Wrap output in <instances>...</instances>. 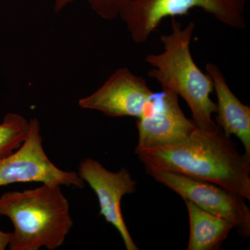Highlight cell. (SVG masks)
<instances>
[{
    "instance_id": "1",
    "label": "cell",
    "mask_w": 250,
    "mask_h": 250,
    "mask_svg": "<svg viewBox=\"0 0 250 250\" xmlns=\"http://www.w3.org/2000/svg\"><path fill=\"white\" fill-rule=\"evenodd\" d=\"M135 153L145 166L216 184L250 200V157L238 152L221 129L197 127L180 142Z\"/></svg>"
},
{
    "instance_id": "2",
    "label": "cell",
    "mask_w": 250,
    "mask_h": 250,
    "mask_svg": "<svg viewBox=\"0 0 250 250\" xmlns=\"http://www.w3.org/2000/svg\"><path fill=\"white\" fill-rule=\"evenodd\" d=\"M61 187L42 184L0 196V215L14 225L9 250H54L64 244L74 223L70 204Z\"/></svg>"
},
{
    "instance_id": "3",
    "label": "cell",
    "mask_w": 250,
    "mask_h": 250,
    "mask_svg": "<svg viewBox=\"0 0 250 250\" xmlns=\"http://www.w3.org/2000/svg\"><path fill=\"white\" fill-rule=\"evenodd\" d=\"M195 25L192 22L183 27L172 18V31L162 34L160 41L164 51L148 54L146 62L153 67L148 76L184 99L191 111L197 127L207 131L220 129L212 118L216 113V104L210 99L213 90L210 77L194 62L190 45Z\"/></svg>"
},
{
    "instance_id": "4",
    "label": "cell",
    "mask_w": 250,
    "mask_h": 250,
    "mask_svg": "<svg viewBox=\"0 0 250 250\" xmlns=\"http://www.w3.org/2000/svg\"><path fill=\"white\" fill-rule=\"evenodd\" d=\"M246 0H131L120 16L131 39L144 43L166 18H174L199 8L235 29L246 27Z\"/></svg>"
},
{
    "instance_id": "5",
    "label": "cell",
    "mask_w": 250,
    "mask_h": 250,
    "mask_svg": "<svg viewBox=\"0 0 250 250\" xmlns=\"http://www.w3.org/2000/svg\"><path fill=\"white\" fill-rule=\"evenodd\" d=\"M30 182L77 188L85 186L77 172L62 170L49 160L42 146L40 122L36 118L29 121V131L22 144L0 161V187Z\"/></svg>"
},
{
    "instance_id": "6",
    "label": "cell",
    "mask_w": 250,
    "mask_h": 250,
    "mask_svg": "<svg viewBox=\"0 0 250 250\" xmlns=\"http://www.w3.org/2000/svg\"><path fill=\"white\" fill-rule=\"evenodd\" d=\"M147 173L184 200L191 202L205 211L221 217L234 225L240 236H250V210L245 198L216 184L146 166Z\"/></svg>"
},
{
    "instance_id": "7",
    "label": "cell",
    "mask_w": 250,
    "mask_h": 250,
    "mask_svg": "<svg viewBox=\"0 0 250 250\" xmlns=\"http://www.w3.org/2000/svg\"><path fill=\"white\" fill-rule=\"evenodd\" d=\"M157 99L158 94L149 88L144 78L122 67L96 91L81 99L79 106L111 118L128 116L139 119L154 111Z\"/></svg>"
},
{
    "instance_id": "8",
    "label": "cell",
    "mask_w": 250,
    "mask_h": 250,
    "mask_svg": "<svg viewBox=\"0 0 250 250\" xmlns=\"http://www.w3.org/2000/svg\"><path fill=\"white\" fill-rule=\"evenodd\" d=\"M77 173L96 194L100 215L118 230L126 250H139L126 228L121 210L123 197L136 190L137 182L129 171L122 168L117 172H111L98 161L88 158L80 161Z\"/></svg>"
},
{
    "instance_id": "9",
    "label": "cell",
    "mask_w": 250,
    "mask_h": 250,
    "mask_svg": "<svg viewBox=\"0 0 250 250\" xmlns=\"http://www.w3.org/2000/svg\"><path fill=\"white\" fill-rule=\"evenodd\" d=\"M136 123L139 142L135 151L180 142L197 128L181 108L178 95L165 88L159 93L152 113L139 118Z\"/></svg>"
},
{
    "instance_id": "10",
    "label": "cell",
    "mask_w": 250,
    "mask_h": 250,
    "mask_svg": "<svg viewBox=\"0 0 250 250\" xmlns=\"http://www.w3.org/2000/svg\"><path fill=\"white\" fill-rule=\"evenodd\" d=\"M206 71L213 83L216 93L217 125L226 137L236 136L250 157V107L233 94L218 65L207 62Z\"/></svg>"
},
{
    "instance_id": "11",
    "label": "cell",
    "mask_w": 250,
    "mask_h": 250,
    "mask_svg": "<svg viewBox=\"0 0 250 250\" xmlns=\"http://www.w3.org/2000/svg\"><path fill=\"white\" fill-rule=\"evenodd\" d=\"M190 221V238L187 250H215L228 238L234 225L226 219L202 210L184 200Z\"/></svg>"
},
{
    "instance_id": "12",
    "label": "cell",
    "mask_w": 250,
    "mask_h": 250,
    "mask_svg": "<svg viewBox=\"0 0 250 250\" xmlns=\"http://www.w3.org/2000/svg\"><path fill=\"white\" fill-rule=\"evenodd\" d=\"M29 121L18 113L6 114L0 124V161L18 149L27 137Z\"/></svg>"
},
{
    "instance_id": "13",
    "label": "cell",
    "mask_w": 250,
    "mask_h": 250,
    "mask_svg": "<svg viewBox=\"0 0 250 250\" xmlns=\"http://www.w3.org/2000/svg\"><path fill=\"white\" fill-rule=\"evenodd\" d=\"M75 0H54V10L59 13ZM92 9L102 18L115 19L131 0H88Z\"/></svg>"
},
{
    "instance_id": "14",
    "label": "cell",
    "mask_w": 250,
    "mask_h": 250,
    "mask_svg": "<svg viewBox=\"0 0 250 250\" xmlns=\"http://www.w3.org/2000/svg\"><path fill=\"white\" fill-rule=\"evenodd\" d=\"M11 239V233H6L0 230V250L8 248Z\"/></svg>"
}]
</instances>
